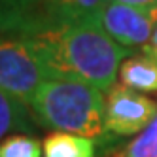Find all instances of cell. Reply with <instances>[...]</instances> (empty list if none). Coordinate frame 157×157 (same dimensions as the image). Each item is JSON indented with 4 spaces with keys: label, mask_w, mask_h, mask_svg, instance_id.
<instances>
[{
    "label": "cell",
    "mask_w": 157,
    "mask_h": 157,
    "mask_svg": "<svg viewBox=\"0 0 157 157\" xmlns=\"http://www.w3.org/2000/svg\"><path fill=\"white\" fill-rule=\"evenodd\" d=\"M19 36L38 57L49 80H68L110 91L132 51L116 44L97 23L48 25Z\"/></svg>",
    "instance_id": "obj_1"
},
{
    "label": "cell",
    "mask_w": 157,
    "mask_h": 157,
    "mask_svg": "<svg viewBox=\"0 0 157 157\" xmlns=\"http://www.w3.org/2000/svg\"><path fill=\"white\" fill-rule=\"evenodd\" d=\"M29 108L32 117L48 129L82 134L100 140V144L110 138L104 119V97L93 85L68 80H46Z\"/></svg>",
    "instance_id": "obj_2"
},
{
    "label": "cell",
    "mask_w": 157,
    "mask_h": 157,
    "mask_svg": "<svg viewBox=\"0 0 157 157\" xmlns=\"http://www.w3.org/2000/svg\"><path fill=\"white\" fill-rule=\"evenodd\" d=\"M49 80L38 57L13 34L0 32V89L30 106L40 85Z\"/></svg>",
    "instance_id": "obj_3"
},
{
    "label": "cell",
    "mask_w": 157,
    "mask_h": 157,
    "mask_svg": "<svg viewBox=\"0 0 157 157\" xmlns=\"http://www.w3.org/2000/svg\"><path fill=\"white\" fill-rule=\"evenodd\" d=\"M157 116V102L125 85H114L104 100L108 136L140 134Z\"/></svg>",
    "instance_id": "obj_4"
},
{
    "label": "cell",
    "mask_w": 157,
    "mask_h": 157,
    "mask_svg": "<svg viewBox=\"0 0 157 157\" xmlns=\"http://www.w3.org/2000/svg\"><path fill=\"white\" fill-rule=\"evenodd\" d=\"M97 25L121 48L144 49L157 29V10H140L110 0L100 10Z\"/></svg>",
    "instance_id": "obj_5"
},
{
    "label": "cell",
    "mask_w": 157,
    "mask_h": 157,
    "mask_svg": "<svg viewBox=\"0 0 157 157\" xmlns=\"http://www.w3.org/2000/svg\"><path fill=\"white\" fill-rule=\"evenodd\" d=\"M110 0H40V4L27 19L17 34L34 27L97 23V17Z\"/></svg>",
    "instance_id": "obj_6"
},
{
    "label": "cell",
    "mask_w": 157,
    "mask_h": 157,
    "mask_svg": "<svg viewBox=\"0 0 157 157\" xmlns=\"http://www.w3.org/2000/svg\"><path fill=\"white\" fill-rule=\"evenodd\" d=\"M119 80L136 93H157V55L146 49L132 53L119 66Z\"/></svg>",
    "instance_id": "obj_7"
},
{
    "label": "cell",
    "mask_w": 157,
    "mask_h": 157,
    "mask_svg": "<svg viewBox=\"0 0 157 157\" xmlns=\"http://www.w3.org/2000/svg\"><path fill=\"white\" fill-rule=\"evenodd\" d=\"M42 150L44 157H97V142L82 134L53 131L44 138Z\"/></svg>",
    "instance_id": "obj_8"
},
{
    "label": "cell",
    "mask_w": 157,
    "mask_h": 157,
    "mask_svg": "<svg viewBox=\"0 0 157 157\" xmlns=\"http://www.w3.org/2000/svg\"><path fill=\"white\" fill-rule=\"evenodd\" d=\"M32 114L23 102H19L12 95L4 93L0 89V142L12 132H23L32 134L34 132V123Z\"/></svg>",
    "instance_id": "obj_9"
},
{
    "label": "cell",
    "mask_w": 157,
    "mask_h": 157,
    "mask_svg": "<svg viewBox=\"0 0 157 157\" xmlns=\"http://www.w3.org/2000/svg\"><path fill=\"white\" fill-rule=\"evenodd\" d=\"M40 0H0V32L17 34Z\"/></svg>",
    "instance_id": "obj_10"
},
{
    "label": "cell",
    "mask_w": 157,
    "mask_h": 157,
    "mask_svg": "<svg viewBox=\"0 0 157 157\" xmlns=\"http://www.w3.org/2000/svg\"><path fill=\"white\" fill-rule=\"evenodd\" d=\"M42 142L32 134H10L0 142V157H42Z\"/></svg>",
    "instance_id": "obj_11"
},
{
    "label": "cell",
    "mask_w": 157,
    "mask_h": 157,
    "mask_svg": "<svg viewBox=\"0 0 157 157\" xmlns=\"http://www.w3.org/2000/svg\"><path fill=\"white\" fill-rule=\"evenodd\" d=\"M116 157H157V116Z\"/></svg>",
    "instance_id": "obj_12"
},
{
    "label": "cell",
    "mask_w": 157,
    "mask_h": 157,
    "mask_svg": "<svg viewBox=\"0 0 157 157\" xmlns=\"http://www.w3.org/2000/svg\"><path fill=\"white\" fill-rule=\"evenodd\" d=\"M112 2L140 8V10H157V0H112Z\"/></svg>",
    "instance_id": "obj_13"
},
{
    "label": "cell",
    "mask_w": 157,
    "mask_h": 157,
    "mask_svg": "<svg viewBox=\"0 0 157 157\" xmlns=\"http://www.w3.org/2000/svg\"><path fill=\"white\" fill-rule=\"evenodd\" d=\"M146 51H150V53H153V55H157V29H155V32H153V36H151V40H150V44L144 48Z\"/></svg>",
    "instance_id": "obj_14"
}]
</instances>
